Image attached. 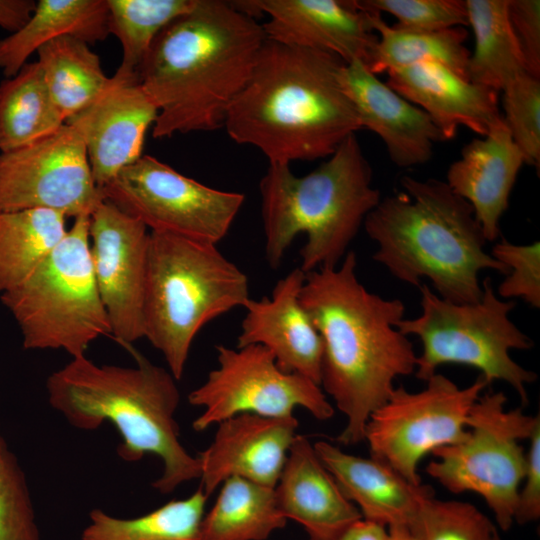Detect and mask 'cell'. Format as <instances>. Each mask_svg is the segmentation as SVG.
<instances>
[{"label":"cell","instance_id":"d6a6232c","mask_svg":"<svg viewBox=\"0 0 540 540\" xmlns=\"http://www.w3.org/2000/svg\"><path fill=\"white\" fill-rule=\"evenodd\" d=\"M196 0H107L109 34L122 48L118 69L137 72L157 35Z\"/></svg>","mask_w":540,"mask_h":540},{"label":"cell","instance_id":"6da1fadb","mask_svg":"<svg viewBox=\"0 0 540 540\" xmlns=\"http://www.w3.org/2000/svg\"><path fill=\"white\" fill-rule=\"evenodd\" d=\"M348 251L336 267L306 273L300 303L323 343L320 386L347 419L337 437L343 445L364 440L370 415L394 390V381L414 373L417 355L396 327L404 318L400 299L368 291Z\"/></svg>","mask_w":540,"mask_h":540},{"label":"cell","instance_id":"7c38bea8","mask_svg":"<svg viewBox=\"0 0 540 540\" xmlns=\"http://www.w3.org/2000/svg\"><path fill=\"white\" fill-rule=\"evenodd\" d=\"M104 199L150 231L217 245L229 232L245 195L206 186L142 155L101 188Z\"/></svg>","mask_w":540,"mask_h":540},{"label":"cell","instance_id":"8fae6325","mask_svg":"<svg viewBox=\"0 0 540 540\" xmlns=\"http://www.w3.org/2000/svg\"><path fill=\"white\" fill-rule=\"evenodd\" d=\"M425 382L417 392L395 387L370 415L364 430L370 457L415 485L421 484L418 467L426 455L466 437L470 410L489 385L480 375L460 388L440 373Z\"/></svg>","mask_w":540,"mask_h":540},{"label":"cell","instance_id":"d4e9b609","mask_svg":"<svg viewBox=\"0 0 540 540\" xmlns=\"http://www.w3.org/2000/svg\"><path fill=\"white\" fill-rule=\"evenodd\" d=\"M108 35L107 0H39L28 23L0 40V69L13 77L40 47L63 36L91 45Z\"/></svg>","mask_w":540,"mask_h":540},{"label":"cell","instance_id":"44dd1931","mask_svg":"<svg viewBox=\"0 0 540 540\" xmlns=\"http://www.w3.org/2000/svg\"><path fill=\"white\" fill-rule=\"evenodd\" d=\"M386 73V84L427 113L446 141L461 126L483 137L502 120L498 91L473 83L442 64L423 62Z\"/></svg>","mask_w":540,"mask_h":540},{"label":"cell","instance_id":"ac0fdd59","mask_svg":"<svg viewBox=\"0 0 540 540\" xmlns=\"http://www.w3.org/2000/svg\"><path fill=\"white\" fill-rule=\"evenodd\" d=\"M217 426L212 443L197 456L205 495L233 477L274 488L297 436L296 417L242 413Z\"/></svg>","mask_w":540,"mask_h":540},{"label":"cell","instance_id":"f1b7e54d","mask_svg":"<svg viewBox=\"0 0 540 540\" xmlns=\"http://www.w3.org/2000/svg\"><path fill=\"white\" fill-rule=\"evenodd\" d=\"M64 124L37 61L0 83V152L31 144Z\"/></svg>","mask_w":540,"mask_h":540},{"label":"cell","instance_id":"277c9868","mask_svg":"<svg viewBox=\"0 0 540 540\" xmlns=\"http://www.w3.org/2000/svg\"><path fill=\"white\" fill-rule=\"evenodd\" d=\"M135 367L98 365L86 355L72 358L46 381L48 401L73 427L91 431L111 423L119 432L118 455L136 462L160 458L162 473L153 483L161 494L200 479L197 456L180 441L175 414L180 402L171 372L133 352Z\"/></svg>","mask_w":540,"mask_h":540},{"label":"cell","instance_id":"74e56055","mask_svg":"<svg viewBox=\"0 0 540 540\" xmlns=\"http://www.w3.org/2000/svg\"><path fill=\"white\" fill-rule=\"evenodd\" d=\"M491 256L506 266L508 273L497 288L505 300L521 298L534 308L540 307V243L513 244L502 238L491 249Z\"/></svg>","mask_w":540,"mask_h":540},{"label":"cell","instance_id":"cb8c5ba5","mask_svg":"<svg viewBox=\"0 0 540 540\" xmlns=\"http://www.w3.org/2000/svg\"><path fill=\"white\" fill-rule=\"evenodd\" d=\"M313 446L344 496L366 520L387 528L408 526L423 501L434 496L431 486L412 484L377 459L346 453L325 440Z\"/></svg>","mask_w":540,"mask_h":540},{"label":"cell","instance_id":"9a60e30c","mask_svg":"<svg viewBox=\"0 0 540 540\" xmlns=\"http://www.w3.org/2000/svg\"><path fill=\"white\" fill-rule=\"evenodd\" d=\"M148 228L104 199L91 213L90 254L97 289L111 333L122 346L144 338L143 305Z\"/></svg>","mask_w":540,"mask_h":540},{"label":"cell","instance_id":"4dcf8cb0","mask_svg":"<svg viewBox=\"0 0 540 540\" xmlns=\"http://www.w3.org/2000/svg\"><path fill=\"white\" fill-rule=\"evenodd\" d=\"M66 216L33 208L0 212V294L17 286L65 237Z\"/></svg>","mask_w":540,"mask_h":540},{"label":"cell","instance_id":"5bb4252c","mask_svg":"<svg viewBox=\"0 0 540 540\" xmlns=\"http://www.w3.org/2000/svg\"><path fill=\"white\" fill-rule=\"evenodd\" d=\"M103 200L85 143L72 125L0 152V212L43 208L76 218L90 216Z\"/></svg>","mask_w":540,"mask_h":540},{"label":"cell","instance_id":"ba28073f","mask_svg":"<svg viewBox=\"0 0 540 540\" xmlns=\"http://www.w3.org/2000/svg\"><path fill=\"white\" fill-rule=\"evenodd\" d=\"M419 288L420 315L396 325L402 334L417 336L421 342L415 377L425 382L442 365H466L478 369L488 384L506 382L518 394L521 407L527 405V385L537 380V374L514 361L510 350H529L534 342L509 318L515 302L501 299L490 278L483 280L482 296L473 303L445 300L426 283Z\"/></svg>","mask_w":540,"mask_h":540},{"label":"cell","instance_id":"4fadbf2b","mask_svg":"<svg viewBox=\"0 0 540 540\" xmlns=\"http://www.w3.org/2000/svg\"><path fill=\"white\" fill-rule=\"evenodd\" d=\"M216 352L217 367L188 395L191 405L202 408L192 423L195 431L242 413L281 418L293 416L302 407L318 420L334 415L320 385L280 369L265 347L217 345Z\"/></svg>","mask_w":540,"mask_h":540},{"label":"cell","instance_id":"1f68e13d","mask_svg":"<svg viewBox=\"0 0 540 540\" xmlns=\"http://www.w3.org/2000/svg\"><path fill=\"white\" fill-rule=\"evenodd\" d=\"M208 497L199 487L191 496L172 500L135 518H119L101 509L89 513L82 540H198Z\"/></svg>","mask_w":540,"mask_h":540},{"label":"cell","instance_id":"8d00e7d4","mask_svg":"<svg viewBox=\"0 0 540 540\" xmlns=\"http://www.w3.org/2000/svg\"><path fill=\"white\" fill-rule=\"evenodd\" d=\"M365 11L388 13L395 28L428 32L468 25L465 0H356Z\"/></svg>","mask_w":540,"mask_h":540},{"label":"cell","instance_id":"d6986e66","mask_svg":"<svg viewBox=\"0 0 540 540\" xmlns=\"http://www.w3.org/2000/svg\"><path fill=\"white\" fill-rule=\"evenodd\" d=\"M305 276L296 267L276 283L271 297L250 298L245 303L237 347L261 345L272 353L280 369L320 385L323 343L300 303Z\"/></svg>","mask_w":540,"mask_h":540},{"label":"cell","instance_id":"ab89813d","mask_svg":"<svg viewBox=\"0 0 540 540\" xmlns=\"http://www.w3.org/2000/svg\"><path fill=\"white\" fill-rule=\"evenodd\" d=\"M526 468L518 492L514 523L525 525L540 518V420L529 437Z\"/></svg>","mask_w":540,"mask_h":540},{"label":"cell","instance_id":"7402d4cb","mask_svg":"<svg viewBox=\"0 0 540 540\" xmlns=\"http://www.w3.org/2000/svg\"><path fill=\"white\" fill-rule=\"evenodd\" d=\"M274 491L283 516L301 524L308 540H338L363 518L323 465L313 444L299 434Z\"/></svg>","mask_w":540,"mask_h":540},{"label":"cell","instance_id":"603a6c76","mask_svg":"<svg viewBox=\"0 0 540 540\" xmlns=\"http://www.w3.org/2000/svg\"><path fill=\"white\" fill-rule=\"evenodd\" d=\"M523 164L502 117L487 135L467 143L447 170L445 182L472 206L487 242L500 235V220Z\"/></svg>","mask_w":540,"mask_h":540},{"label":"cell","instance_id":"ffe728a7","mask_svg":"<svg viewBox=\"0 0 540 540\" xmlns=\"http://www.w3.org/2000/svg\"><path fill=\"white\" fill-rule=\"evenodd\" d=\"M340 81L362 128L379 136L396 166L423 165L432 158L434 145L446 141L427 113L397 94L363 62L345 63Z\"/></svg>","mask_w":540,"mask_h":540},{"label":"cell","instance_id":"30bf717a","mask_svg":"<svg viewBox=\"0 0 540 540\" xmlns=\"http://www.w3.org/2000/svg\"><path fill=\"white\" fill-rule=\"evenodd\" d=\"M506 403L501 391L481 394L470 410L466 437L434 450L435 459L425 468L451 493L480 495L503 531L514 524L526 468V453L520 442L529 439L540 420L539 415L524 413L523 407L507 409Z\"/></svg>","mask_w":540,"mask_h":540},{"label":"cell","instance_id":"83f0119b","mask_svg":"<svg viewBox=\"0 0 540 540\" xmlns=\"http://www.w3.org/2000/svg\"><path fill=\"white\" fill-rule=\"evenodd\" d=\"M509 0H465L468 25L475 37L468 77L498 92L526 73L525 61L511 27Z\"/></svg>","mask_w":540,"mask_h":540},{"label":"cell","instance_id":"d590c367","mask_svg":"<svg viewBox=\"0 0 540 540\" xmlns=\"http://www.w3.org/2000/svg\"><path fill=\"white\" fill-rule=\"evenodd\" d=\"M503 109L511 137L524 162L540 167V78L523 73L503 89Z\"/></svg>","mask_w":540,"mask_h":540},{"label":"cell","instance_id":"60d3db41","mask_svg":"<svg viewBox=\"0 0 540 540\" xmlns=\"http://www.w3.org/2000/svg\"><path fill=\"white\" fill-rule=\"evenodd\" d=\"M37 7L34 0H0V27L11 34L21 30Z\"/></svg>","mask_w":540,"mask_h":540},{"label":"cell","instance_id":"836d02e7","mask_svg":"<svg viewBox=\"0 0 540 540\" xmlns=\"http://www.w3.org/2000/svg\"><path fill=\"white\" fill-rule=\"evenodd\" d=\"M415 540H501L499 528L476 506L426 498L407 526Z\"/></svg>","mask_w":540,"mask_h":540},{"label":"cell","instance_id":"7a4b0ae2","mask_svg":"<svg viewBox=\"0 0 540 540\" xmlns=\"http://www.w3.org/2000/svg\"><path fill=\"white\" fill-rule=\"evenodd\" d=\"M266 40L262 24L235 2L196 0L157 35L137 71L158 109L152 136L224 127Z\"/></svg>","mask_w":540,"mask_h":540},{"label":"cell","instance_id":"5b68a950","mask_svg":"<svg viewBox=\"0 0 540 540\" xmlns=\"http://www.w3.org/2000/svg\"><path fill=\"white\" fill-rule=\"evenodd\" d=\"M400 185L402 191L381 199L364 221L378 245L374 261L406 284L419 287L428 279L445 300L478 301L480 272L505 276L508 269L485 250L472 206L442 180L405 175Z\"/></svg>","mask_w":540,"mask_h":540},{"label":"cell","instance_id":"f546056e","mask_svg":"<svg viewBox=\"0 0 540 540\" xmlns=\"http://www.w3.org/2000/svg\"><path fill=\"white\" fill-rule=\"evenodd\" d=\"M36 53L50 97L65 123L87 107L109 81L99 56L75 37L54 39Z\"/></svg>","mask_w":540,"mask_h":540},{"label":"cell","instance_id":"f35d334b","mask_svg":"<svg viewBox=\"0 0 540 540\" xmlns=\"http://www.w3.org/2000/svg\"><path fill=\"white\" fill-rule=\"evenodd\" d=\"M508 14L527 73L540 78V1L509 0Z\"/></svg>","mask_w":540,"mask_h":540},{"label":"cell","instance_id":"b9f144b4","mask_svg":"<svg viewBox=\"0 0 540 540\" xmlns=\"http://www.w3.org/2000/svg\"><path fill=\"white\" fill-rule=\"evenodd\" d=\"M388 528L364 518L352 524L338 540H388Z\"/></svg>","mask_w":540,"mask_h":540},{"label":"cell","instance_id":"e0dca14e","mask_svg":"<svg viewBox=\"0 0 540 540\" xmlns=\"http://www.w3.org/2000/svg\"><path fill=\"white\" fill-rule=\"evenodd\" d=\"M238 7L255 17L268 16L262 24L266 39L282 44L332 53L345 63L369 62L378 36L369 13L355 1L251 0Z\"/></svg>","mask_w":540,"mask_h":540},{"label":"cell","instance_id":"2e32d148","mask_svg":"<svg viewBox=\"0 0 540 540\" xmlns=\"http://www.w3.org/2000/svg\"><path fill=\"white\" fill-rule=\"evenodd\" d=\"M157 115L138 73L117 68L99 95L66 121L80 133L93 180L100 189L142 156L146 132Z\"/></svg>","mask_w":540,"mask_h":540},{"label":"cell","instance_id":"4316f807","mask_svg":"<svg viewBox=\"0 0 540 540\" xmlns=\"http://www.w3.org/2000/svg\"><path fill=\"white\" fill-rule=\"evenodd\" d=\"M286 524L274 488L233 477L204 514L198 540H265Z\"/></svg>","mask_w":540,"mask_h":540},{"label":"cell","instance_id":"484cf974","mask_svg":"<svg viewBox=\"0 0 540 540\" xmlns=\"http://www.w3.org/2000/svg\"><path fill=\"white\" fill-rule=\"evenodd\" d=\"M367 12L372 29L378 36L367 64L373 74L435 62L469 80L470 52L465 45L468 32L464 27L428 32L406 31L388 25L380 13Z\"/></svg>","mask_w":540,"mask_h":540},{"label":"cell","instance_id":"e575fe53","mask_svg":"<svg viewBox=\"0 0 540 540\" xmlns=\"http://www.w3.org/2000/svg\"><path fill=\"white\" fill-rule=\"evenodd\" d=\"M0 540H40L25 473L1 432Z\"/></svg>","mask_w":540,"mask_h":540},{"label":"cell","instance_id":"9c48e42d","mask_svg":"<svg viewBox=\"0 0 540 540\" xmlns=\"http://www.w3.org/2000/svg\"><path fill=\"white\" fill-rule=\"evenodd\" d=\"M90 216L74 218L65 237L17 286L0 294L29 350L62 349L72 358L112 336L93 272Z\"/></svg>","mask_w":540,"mask_h":540},{"label":"cell","instance_id":"8992f818","mask_svg":"<svg viewBox=\"0 0 540 540\" xmlns=\"http://www.w3.org/2000/svg\"><path fill=\"white\" fill-rule=\"evenodd\" d=\"M372 178L356 134L304 176L288 164L269 163L259 182L268 265L278 268L296 236L305 233L300 269L308 273L338 266L381 200Z\"/></svg>","mask_w":540,"mask_h":540},{"label":"cell","instance_id":"3957f363","mask_svg":"<svg viewBox=\"0 0 540 540\" xmlns=\"http://www.w3.org/2000/svg\"><path fill=\"white\" fill-rule=\"evenodd\" d=\"M344 64L329 52L266 40L228 110L227 134L269 163L328 158L362 129L340 81Z\"/></svg>","mask_w":540,"mask_h":540},{"label":"cell","instance_id":"7bdbcfd3","mask_svg":"<svg viewBox=\"0 0 540 540\" xmlns=\"http://www.w3.org/2000/svg\"><path fill=\"white\" fill-rule=\"evenodd\" d=\"M388 540H415L407 526L398 525L388 527Z\"/></svg>","mask_w":540,"mask_h":540},{"label":"cell","instance_id":"52a82bcc","mask_svg":"<svg viewBox=\"0 0 540 540\" xmlns=\"http://www.w3.org/2000/svg\"><path fill=\"white\" fill-rule=\"evenodd\" d=\"M250 299L247 275L214 244L150 231L143 305L144 337L183 376L195 336Z\"/></svg>","mask_w":540,"mask_h":540}]
</instances>
